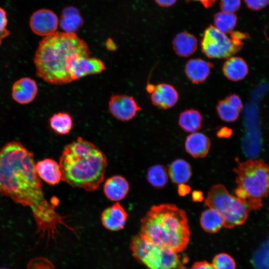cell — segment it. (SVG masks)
Returning a JSON list of instances; mask_svg holds the SVG:
<instances>
[{
	"label": "cell",
	"instance_id": "1",
	"mask_svg": "<svg viewBox=\"0 0 269 269\" xmlns=\"http://www.w3.org/2000/svg\"><path fill=\"white\" fill-rule=\"evenodd\" d=\"M35 165L33 153L20 142L6 143L0 150V194L31 209L41 237L54 238L59 225L74 231L56 212L58 199H46Z\"/></svg>",
	"mask_w": 269,
	"mask_h": 269
},
{
	"label": "cell",
	"instance_id": "2",
	"mask_svg": "<svg viewBox=\"0 0 269 269\" xmlns=\"http://www.w3.org/2000/svg\"><path fill=\"white\" fill-rule=\"evenodd\" d=\"M87 43L75 33L55 32L39 43L33 61L37 75L45 82L63 85L72 81L71 63L81 56H90Z\"/></svg>",
	"mask_w": 269,
	"mask_h": 269
},
{
	"label": "cell",
	"instance_id": "3",
	"mask_svg": "<svg viewBox=\"0 0 269 269\" xmlns=\"http://www.w3.org/2000/svg\"><path fill=\"white\" fill-rule=\"evenodd\" d=\"M59 164L61 180L73 188L92 192L103 182L107 161L95 144L78 137L64 146Z\"/></svg>",
	"mask_w": 269,
	"mask_h": 269
},
{
	"label": "cell",
	"instance_id": "4",
	"mask_svg": "<svg viewBox=\"0 0 269 269\" xmlns=\"http://www.w3.org/2000/svg\"><path fill=\"white\" fill-rule=\"evenodd\" d=\"M140 234L157 245L180 253L190 240L186 214L173 204L154 205L141 220Z\"/></svg>",
	"mask_w": 269,
	"mask_h": 269
},
{
	"label": "cell",
	"instance_id": "5",
	"mask_svg": "<svg viewBox=\"0 0 269 269\" xmlns=\"http://www.w3.org/2000/svg\"><path fill=\"white\" fill-rule=\"evenodd\" d=\"M234 171L237 197L251 211L259 209L263 200L269 194V166L261 159H249L241 162Z\"/></svg>",
	"mask_w": 269,
	"mask_h": 269
},
{
	"label": "cell",
	"instance_id": "6",
	"mask_svg": "<svg viewBox=\"0 0 269 269\" xmlns=\"http://www.w3.org/2000/svg\"><path fill=\"white\" fill-rule=\"evenodd\" d=\"M130 249L133 257L146 269H187V256L157 245L140 233L132 239Z\"/></svg>",
	"mask_w": 269,
	"mask_h": 269
},
{
	"label": "cell",
	"instance_id": "7",
	"mask_svg": "<svg viewBox=\"0 0 269 269\" xmlns=\"http://www.w3.org/2000/svg\"><path fill=\"white\" fill-rule=\"evenodd\" d=\"M205 204L217 211L224 220V227L231 229L243 224L251 211L241 199L230 194L221 184L213 186L208 192Z\"/></svg>",
	"mask_w": 269,
	"mask_h": 269
},
{
	"label": "cell",
	"instance_id": "8",
	"mask_svg": "<svg viewBox=\"0 0 269 269\" xmlns=\"http://www.w3.org/2000/svg\"><path fill=\"white\" fill-rule=\"evenodd\" d=\"M228 37L214 26L210 25L204 31L201 41L203 53L209 58H228L242 47V41L231 34Z\"/></svg>",
	"mask_w": 269,
	"mask_h": 269
},
{
	"label": "cell",
	"instance_id": "9",
	"mask_svg": "<svg viewBox=\"0 0 269 269\" xmlns=\"http://www.w3.org/2000/svg\"><path fill=\"white\" fill-rule=\"evenodd\" d=\"M108 105L109 112L112 116L121 121L132 120L141 109L133 97L125 94L112 95Z\"/></svg>",
	"mask_w": 269,
	"mask_h": 269
},
{
	"label": "cell",
	"instance_id": "10",
	"mask_svg": "<svg viewBox=\"0 0 269 269\" xmlns=\"http://www.w3.org/2000/svg\"><path fill=\"white\" fill-rule=\"evenodd\" d=\"M58 24V18L56 14L48 9H40L32 14L29 25L31 30L35 34L47 36L56 32Z\"/></svg>",
	"mask_w": 269,
	"mask_h": 269
},
{
	"label": "cell",
	"instance_id": "11",
	"mask_svg": "<svg viewBox=\"0 0 269 269\" xmlns=\"http://www.w3.org/2000/svg\"><path fill=\"white\" fill-rule=\"evenodd\" d=\"M106 69L104 63L100 59L90 56H81L72 61L69 73L74 81L87 75L99 74Z\"/></svg>",
	"mask_w": 269,
	"mask_h": 269
},
{
	"label": "cell",
	"instance_id": "12",
	"mask_svg": "<svg viewBox=\"0 0 269 269\" xmlns=\"http://www.w3.org/2000/svg\"><path fill=\"white\" fill-rule=\"evenodd\" d=\"M128 217L125 208L117 202L103 211L101 220L102 225L107 230L118 231L124 228Z\"/></svg>",
	"mask_w": 269,
	"mask_h": 269
},
{
	"label": "cell",
	"instance_id": "13",
	"mask_svg": "<svg viewBox=\"0 0 269 269\" xmlns=\"http://www.w3.org/2000/svg\"><path fill=\"white\" fill-rule=\"evenodd\" d=\"M151 101L153 105L162 109L173 107L177 102L179 95L175 88L166 83L155 85L151 93Z\"/></svg>",
	"mask_w": 269,
	"mask_h": 269
},
{
	"label": "cell",
	"instance_id": "14",
	"mask_svg": "<svg viewBox=\"0 0 269 269\" xmlns=\"http://www.w3.org/2000/svg\"><path fill=\"white\" fill-rule=\"evenodd\" d=\"M38 92L36 82L28 77H23L17 80L12 85V97L20 104H27L35 98Z\"/></svg>",
	"mask_w": 269,
	"mask_h": 269
},
{
	"label": "cell",
	"instance_id": "15",
	"mask_svg": "<svg viewBox=\"0 0 269 269\" xmlns=\"http://www.w3.org/2000/svg\"><path fill=\"white\" fill-rule=\"evenodd\" d=\"M213 64L201 58H193L186 63L184 71L187 78L194 84L204 82L209 76Z\"/></svg>",
	"mask_w": 269,
	"mask_h": 269
},
{
	"label": "cell",
	"instance_id": "16",
	"mask_svg": "<svg viewBox=\"0 0 269 269\" xmlns=\"http://www.w3.org/2000/svg\"><path fill=\"white\" fill-rule=\"evenodd\" d=\"M35 169L39 178L50 185H56L61 180L59 164L53 159L45 158L38 161Z\"/></svg>",
	"mask_w": 269,
	"mask_h": 269
},
{
	"label": "cell",
	"instance_id": "17",
	"mask_svg": "<svg viewBox=\"0 0 269 269\" xmlns=\"http://www.w3.org/2000/svg\"><path fill=\"white\" fill-rule=\"evenodd\" d=\"M129 188V184L126 179L121 175H116L106 180L104 192L109 200L118 202L126 196Z\"/></svg>",
	"mask_w": 269,
	"mask_h": 269
},
{
	"label": "cell",
	"instance_id": "18",
	"mask_svg": "<svg viewBox=\"0 0 269 269\" xmlns=\"http://www.w3.org/2000/svg\"><path fill=\"white\" fill-rule=\"evenodd\" d=\"M211 142L207 136L201 133L189 134L185 142V150L194 158H203L208 154Z\"/></svg>",
	"mask_w": 269,
	"mask_h": 269
},
{
	"label": "cell",
	"instance_id": "19",
	"mask_svg": "<svg viewBox=\"0 0 269 269\" xmlns=\"http://www.w3.org/2000/svg\"><path fill=\"white\" fill-rule=\"evenodd\" d=\"M198 41L192 34L186 32L178 33L172 41V46L175 53L179 56H190L196 50Z\"/></svg>",
	"mask_w": 269,
	"mask_h": 269
},
{
	"label": "cell",
	"instance_id": "20",
	"mask_svg": "<svg viewBox=\"0 0 269 269\" xmlns=\"http://www.w3.org/2000/svg\"><path fill=\"white\" fill-rule=\"evenodd\" d=\"M222 71L228 79L232 81H238L246 76L248 73V67L242 58L230 57L224 63Z\"/></svg>",
	"mask_w": 269,
	"mask_h": 269
},
{
	"label": "cell",
	"instance_id": "21",
	"mask_svg": "<svg viewBox=\"0 0 269 269\" xmlns=\"http://www.w3.org/2000/svg\"><path fill=\"white\" fill-rule=\"evenodd\" d=\"M83 23L82 17L76 7L73 6H67L62 10L60 26L65 32L75 33Z\"/></svg>",
	"mask_w": 269,
	"mask_h": 269
},
{
	"label": "cell",
	"instance_id": "22",
	"mask_svg": "<svg viewBox=\"0 0 269 269\" xmlns=\"http://www.w3.org/2000/svg\"><path fill=\"white\" fill-rule=\"evenodd\" d=\"M168 172L171 180L178 184H185L192 175L190 165L183 159L173 161L169 167Z\"/></svg>",
	"mask_w": 269,
	"mask_h": 269
},
{
	"label": "cell",
	"instance_id": "23",
	"mask_svg": "<svg viewBox=\"0 0 269 269\" xmlns=\"http://www.w3.org/2000/svg\"><path fill=\"white\" fill-rule=\"evenodd\" d=\"M178 124L186 132L195 133L202 127V116L198 110H186L179 115Z\"/></svg>",
	"mask_w": 269,
	"mask_h": 269
},
{
	"label": "cell",
	"instance_id": "24",
	"mask_svg": "<svg viewBox=\"0 0 269 269\" xmlns=\"http://www.w3.org/2000/svg\"><path fill=\"white\" fill-rule=\"evenodd\" d=\"M200 223L205 232L212 234L217 233L224 226V220L221 215L210 208L202 212Z\"/></svg>",
	"mask_w": 269,
	"mask_h": 269
},
{
	"label": "cell",
	"instance_id": "25",
	"mask_svg": "<svg viewBox=\"0 0 269 269\" xmlns=\"http://www.w3.org/2000/svg\"><path fill=\"white\" fill-rule=\"evenodd\" d=\"M49 124L55 133L62 135L69 134L73 125L71 116L64 112L54 114L49 119Z\"/></svg>",
	"mask_w": 269,
	"mask_h": 269
},
{
	"label": "cell",
	"instance_id": "26",
	"mask_svg": "<svg viewBox=\"0 0 269 269\" xmlns=\"http://www.w3.org/2000/svg\"><path fill=\"white\" fill-rule=\"evenodd\" d=\"M237 21V17L234 13L221 11L214 15V26L221 32L227 34L232 31Z\"/></svg>",
	"mask_w": 269,
	"mask_h": 269
},
{
	"label": "cell",
	"instance_id": "27",
	"mask_svg": "<svg viewBox=\"0 0 269 269\" xmlns=\"http://www.w3.org/2000/svg\"><path fill=\"white\" fill-rule=\"evenodd\" d=\"M168 178L167 169L162 165H154L149 167L147 170V181L154 187H163L168 182Z\"/></svg>",
	"mask_w": 269,
	"mask_h": 269
},
{
	"label": "cell",
	"instance_id": "28",
	"mask_svg": "<svg viewBox=\"0 0 269 269\" xmlns=\"http://www.w3.org/2000/svg\"><path fill=\"white\" fill-rule=\"evenodd\" d=\"M216 108L220 118L225 122H235L238 118L239 111L229 104L225 99L219 101Z\"/></svg>",
	"mask_w": 269,
	"mask_h": 269
},
{
	"label": "cell",
	"instance_id": "29",
	"mask_svg": "<svg viewBox=\"0 0 269 269\" xmlns=\"http://www.w3.org/2000/svg\"><path fill=\"white\" fill-rule=\"evenodd\" d=\"M253 262L257 269H269V239L254 254Z\"/></svg>",
	"mask_w": 269,
	"mask_h": 269
},
{
	"label": "cell",
	"instance_id": "30",
	"mask_svg": "<svg viewBox=\"0 0 269 269\" xmlns=\"http://www.w3.org/2000/svg\"><path fill=\"white\" fill-rule=\"evenodd\" d=\"M212 264L215 269H236V268L235 260L226 253H220L215 256Z\"/></svg>",
	"mask_w": 269,
	"mask_h": 269
},
{
	"label": "cell",
	"instance_id": "31",
	"mask_svg": "<svg viewBox=\"0 0 269 269\" xmlns=\"http://www.w3.org/2000/svg\"><path fill=\"white\" fill-rule=\"evenodd\" d=\"M241 0H220L222 11L234 13L240 7Z\"/></svg>",
	"mask_w": 269,
	"mask_h": 269
},
{
	"label": "cell",
	"instance_id": "32",
	"mask_svg": "<svg viewBox=\"0 0 269 269\" xmlns=\"http://www.w3.org/2000/svg\"><path fill=\"white\" fill-rule=\"evenodd\" d=\"M7 24L6 12L4 9L0 7V45L3 39L10 34L9 31L6 28Z\"/></svg>",
	"mask_w": 269,
	"mask_h": 269
},
{
	"label": "cell",
	"instance_id": "33",
	"mask_svg": "<svg viewBox=\"0 0 269 269\" xmlns=\"http://www.w3.org/2000/svg\"><path fill=\"white\" fill-rule=\"evenodd\" d=\"M247 6L253 10H259L266 6L269 0H244Z\"/></svg>",
	"mask_w": 269,
	"mask_h": 269
},
{
	"label": "cell",
	"instance_id": "34",
	"mask_svg": "<svg viewBox=\"0 0 269 269\" xmlns=\"http://www.w3.org/2000/svg\"><path fill=\"white\" fill-rule=\"evenodd\" d=\"M225 100L229 104L238 111L240 112L242 109L243 104L242 101L237 95L235 94L229 95Z\"/></svg>",
	"mask_w": 269,
	"mask_h": 269
},
{
	"label": "cell",
	"instance_id": "35",
	"mask_svg": "<svg viewBox=\"0 0 269 269\" xmlns=\"http://www.w3.org/2000/svg\"><path fill=\"white\" fill-rule=\"evenodd\" d=\"M190 269H215L213 265L207 261L195 262Z\"/></svg>",
	"mask_w": 269,
	"mask_h": 269
},
{
	"label": "cell",
	"instance_id": "36",
	"mask_svg": "<svg viewBox=\"0 0 269 269\" xmlns=\"http://www.w3.org/2000/svg\"><path fill=\"white\" fill-rule=\"evenodd\" d=\"M232 133V130L224 127L220 129L217 132V136L220 138H227L230 137Z\"/></svg>",
	"mask_w": 269,
	"mask_h": 269
},
{
	"label": "cell",
	"instance_id": "37",
	"mask_svg": "<svg viewBox=\"0 0 269 269\" xmlns=\"http://www.w3.org/2000/svg\"><path fill=\"white\" fill-rule=\"evenodd\" d=\"M178 193L180 196H184L190 192V187L185 184H180L178 186Z\"/></svg>",
	"mask_w": 269,
	"mask_h": 269
},
{
	"label": "cell",
	"instance_id": "38",
	"mask_svg": "<svg viewBox=\"0 0 269 269\" xmlns=\"http://www.w3.org/2000/svg\"><path fill=\"white\" fill-rule=\"evenodd\" d=\"M155 2L159 6L169 7L174 4L177 0H154Z\"/></svg>",
	"mask_w": 269,
	"mask_h": 269
},
{
	"label": "cell",
	"instance_id": "39",
	"mask_svg": "<svg viewBox=\"0 0 269 269\" xmlns=\"http://www.w3.org/2000/svg\"><path fill=\"white\" fill-rule=\"evenodd\" d=\"M192 198L194 202H201L203 200V195L202 192L195 190L192 193Z\"/></svg>",
	"mask_w": 269,
	"mask_h": 269
},
{
	"label": "cell",
	"instance_id": "40",
	"mask_svg": "<svg viewBox=\"0 0 269 269\" xmlns=\"http://www.w3.org/2000/svg\"><path fill=\"white\" fill-rule=\"evenodd\" d=\"M194 0L200 2L206 8H209L212 6L216 0Z\"/></svg>",
	"mask_w": 269,
	"mask_h": 269
},
{
	"label": "cell",
	"instance_id": "41",
	"mask_svg": "<svg viewBox=\"0 0 269 269\" xmlns=\"http://www.w3.org/2000/svg\"><path fill=\"white\" fill-rule=\"evenodd\" d=\"M106 46L108 49L111 50L116 49V45L111 39H108L107 40L106 42Z\"/></svg>",
	"mask_w": 269,
	"mask_h": 269
},
{
	"label": "cell",
	"instance_id": "42",
	"mask_svg": "<svg viewBox=\"0 0 269 269\" xmlns=\"http://www.w3.org/2000/svg\"><path fill=\"white\" fill-rule=\"evenodd\" d=\"M155 86V85L152 84H148L146 86L147 91L150 93H151L153 91Z\"/></svg>",
	"mask_w": 269,
	"mask_h": 269
},
{
	"label": "cell",
	"instance_id": "43",
	"mask_svg": "<svg viewBox=\"0 0 269 269\" xmlns=\"http://www.w3.org/2000/svg\"><path fill=\"white\" fill-rule=\"evenodd\" d=\"M0 269H7L6 268H0Z\"/></svg>",
	"mask_w": 269,
	"mask_h": 269
}]
</instances>
